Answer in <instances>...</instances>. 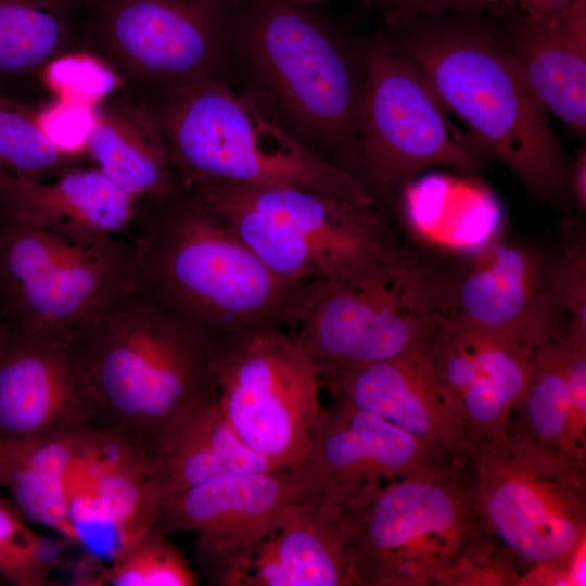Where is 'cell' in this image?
<instances>
[{
	"label": "cell",
	"mask_w": 586,
	"mask_h": 586,
	"mask_svg": "<svg viewBox=\"0 0 586 586\" xmlns=\"http://www.w3.org/2000/svg\"><path fill=\"white\" fill-rule=\"evenodd\" d=\"M383 35L418 68L487 160L536 198H569L570 163L488 11L456 10L385 21Z\"/></svg>",
	"instance_id": "1"
},
{
	"label": "cell",
	"mask_w": 586,
	"mask_h": 586,
	"mask_svg": "<svg viewBox=\"0 0 586 586\" xmlns=\"http://www.w3.org/2000/svg\"><path fill=\"white\" fill-rule=\"evenodd\" d=\"M230 74L271 120L352 174L365 94L364 42L283 0H254L233 14Z\"/></svg>",
	"instance_id": "2"
},
{
	"label": "cell",
	"mask_w": 586,
	"mask_h": 586,
	"mask_svg": "<svg viewBox=\"0 0 586 586\" xmlns=\"http://www.w3.org/2000/svg\"><path fill=\"white\" fill-rule=\"evenodd\" d=\"M72 343L94 426L149 457L174 421L219 396L212 367L216 342L139 280L93 315Z\"/></svg>",
	"instance_id": "3"
},
{
	"label": "cell",
	"mask_w": 586,
	"mask_h": 586,
	"mask_svg": "<svg viewBox=\"0 0 586 586\" xmlns=\"http://www.w3.org/2000/svg\"><path fill=\"white\" fill-rule=\"evenodd\" d=\"M141 201L138 280L162 305L215 342L285 328L301 284L269 270L196 191Z\"/></svg>",
	"instance_id": "4"
},
{
	"label": "cell",
	"mask_w": 586,
	"mask_h": 586,
	"mask_svg": "<svg viewBox=\"0 0 586 586\" xmlns=\"http://www.w3.org/2000/svg\"><path fill=\"white\" fill-rule=\"evenodd\" d=\"M344 506L355 530V585H470L496 555L470 463L390 482Z\"/></svg>",
	"instance_id": "5"
},
{
	"label": "cell",
	"mask_w": 586,
	"mask_h": 586,
	"mask_svg": "<svg viewBox=\"0 0 586 586\" xmlns=\"http://www.w3.org/2000/svg\"><path fill=\"white\" fill-rule=\"evenodd\" d=\"M438 315L437 266L402 244L341 278L302 283L285 328L327 388L352 369L421 351Z\"/></svg>",
	"instance_id": "6"
},
{
	"label": "cell",
	"mask_w": 586,
	"mask_h": 586,
	"mask_svg": "<svg viewBox=\"0 0 586 586\" xmlns=\"http://www.w3.org/2000/svg\"><path fill=\"white\" fill-rule=\"evenodd\" d=\"M149 105L181 187L231 182L343 195L370 192L289 135L228 80L195 81Z\"/></svg>",
	"instance_id": "7"
},
{
	"label": "cell",
	"mask_w": 586,
	"mask_h": 586,
	"mask_svg": "<svg viewBox=\"0 0 586 586\" xmlns=\"http://www.w3.org/2000/svg\"><path fill=\"white\" fill-rule=\"evenodd\" d=\"M195 191L269 270L292 284L341 278L402 245L370 192L231 182Z\"/></svg>",
	"instance_id": "8"
},
{
	"label": "cell",
	"mask_w": 586,
	"mask_h": 586,
	"mask_svg": "<svg viewBox=\"0 0 586 586\" xmlns=\"http://www.w3.org/2000/svg\"><path fill=\"white\" fill-rule=\"evenodd\" d=\"M470 469L486 535L519 585L568 581L585 545L586 470L510 435L477 447Z\"/></svg>",
	"instance_id": "9"
},
{
	"label": "cell",
	"mask_w": 586,
	"mask_h": 586,
	"mask_svg": "<svg viewBox=\"0 0 586 586\" xmlns=\"http://www.w3.org/2000/svg\"><path fill=\"white\" fill-rule=\"evenodd\" d=\"M365 94L352 174L395 203L431 167L477 176L487 157L418 68L382 34L364 42Z\"/></svg>",
	"instance_id": "10"
},
{
	"label": "cell",
	"mask_w": 586,
	"mask_h": 586,
	"mask_svg": "<svg viewBox=\"0 0 586 586\" xmlns=\"http://www.w3.org/2000/svg\"><path fill=\"white\" fill-rule=\"evenodd\" d=\"M138 281L135 250L112 237H80L0 213V321L72 341Z\"/></svg>",
	"instance_id": "11"
},
{
	"label": "cell",
	"mask_w": 586,
	"mask_h": 586,
	"mask_svg": "<svg viewBox=\"0 0 586 586\" xmlns=\"http://www.w3.org/2000/svg\"><path fill=\"white\" fill-rule=\"evenodd\" d=\"M234 12L226 0H97L78 47L146 104L203 79H229Z\"/></svg>",
	"instance_id": "12"
},
{
	"label": "cell",
	"mask_w": 586,
	"mask_h": 586,
	"mask_svg": "<svg viewBox=\"0 0 586 586\" xmlns=\"http://www.w3.org/2000/svg\"><path fill=\"white\" fill-rule=\"evenodd\" d=\"M212 367L240 440L280 469L297 464L322 411L320 377L300 341L280 328L216 342Z\"/></svg>",
	"instance_id": "13"
},
{
	"label": "cell",
	"mask_w": 586,
	"mask_h": 586,
	"mask_svg": "<svg viewBox=\"0 0 586 586\" xmlns=\"http://www.w3.org/2000/svg\"><path fill=\"white\" fill-rule=\"evenodd\" d=\"M440 314L514 340L532 352L564 332L551 258L493 239L454 269L438 267Z\"/></svg>",
	"instance_id": "14"
},
{
	"label": "cell",
	"mask_w": 586,
	"mask_h": 586,
	"mask_svg": "<svg viewBox=\"0 0 586 586\" xmlns=\"http://www.w3.org/2000/svg\"><path fill=\"white\" fill-rule=\"evenodd\" d=\"M459 468L381 417L337 397L322 408L304 458L289 468L300 501L323 495L344 505L416 474Z\"/></svg>",
	"instance_id": "15"
},
{
	"label": "cell",
	"mask_w": 586,
	"mask_h": 586,
	"mask_svg": "<svg viewBox=\"0 0 586 586\" xmlns=\"http://www.w3.org/2000/svg\"><path fill=\"white\" fill-rule=\"evenodd\" d=\"M300 501L290 469L230 474L158 499L155 524L194 535V558L209 585L233 586L247 556L286 504Z\"/></svg>",
	"instance_id": "16"
},
{
	"label": "cell",
	"mask_w": 586,
	"mask_h": 586,
	"mask_svg": "<svg viewBox=\"0 0 586 586\" xmlns=\"http://www.w3.org/2000/svg\"><path fill=\"white\" fill-rule=\"evenodd\" d=\"M423 353L455 404L474 450L507 438L535 352L440 314Z\"/></svg>",
	"instance_id": "17"
},
{
	"label": "cell",
	"mask_w": 586,
	"mask_h": 586,
	"mask_svg": "<svg viewBox=\"0 0 586 586\" xmlns=\"http://www.w3.org/2000/svg\"><path fill=\"white\" fill-rule=\"evenodd\" d=\"M94 426L72 341L0 321V436L30 441Z\"/></svg>",
	"instance_id": "18"
},
{
	"label": "cell",
	"mask_w": 586,
	"mask_h": 586,
	"mask_svg": "<svg viewBox=\"0 0 586 586\" xmlns=\"http://www.w3.org/2000/svg\"><path fill=\"white\" fill-rule=\"evenodd\" d=\"M354 537L340 498L289 502L239 569L233 586L355 585Z\"/></svg>",
	"instance_id": "19"
},
{
	"label": "cell",
	"mask_w": 586,
	"mask_h": 586,
	"mask_svg": "<svg viewBox=\"0 0 586 586\" xmlns=\"http://www.w3.org/2000/svg\"><path fill=\"white\" fill-rule=\"evenodd\" d=\"M327 388L388 421L456 467L471 462L474 448L461 417L434 375L423 348L352 369Z\"/></svg>",
	"instance_id": "20"
},
{
	"label": "cell",
	"mask_w": 586,
	"mask_h": 586,
	"mask_svg": "<svg viewBox=\"0 0 586 586\" xmlns=\"http://www.w3.org/2000/svg\"><path fill=\"white\" fill-rule=\"evenodd\" d=\"M500 39L540 104L576 136L586 133V0L530 15L491 12Z\"/></svg>",
	"instance_id": "21"
},
{
	"label": "cell",
	"mask_w": 586,
	"mask_h": 586,
	"mask_svg": "<svg viewBox=\"0 0 586 586\" xmlns=\"http://www.w3.org/2000/svg\"><path fill=\"white\" fill-rule=\"evenodd\" d=\"M137 199L100 169L73 170L42 182L0 170V213L40 228L80 237H112L136 214Z\"/></svg>",
	"instance_id": "22"
},
{
	"label": "cell",
	"mask_w": 586,
	"mask_h": 586,
	"mask_svg": "<svg viewBox=\"0 0 586 586\" xmlns=\"http://www.w3.org/2000/svg\"><path fill=\"white\" fill-rule=\"evenodd\" d=\"M150 460L158 499L218 476L280 470L240 440L219 396L174 421L157 440Z\"/></svg>",
	"instance_id": "23"
},
{
	"label": "cell",
	"mask_w": 586,
	"mask_h": 586,
	"mask_svg": "<svg viewBox=\"0 0 586 586\" xmlns=\"http://www.w3.org/2000/svg\"><path fill=\"white\" fill-rule=\"evenodd\" d=\"M87 153L109 179L137 201L178 186L173 158L149 104L117 92L97 106Z\"/></svg>",
	"instance_id": "24"
},
{
	"label": "cell",
	"mask_w": 586,
	"mask_h": 586,
	"mask_svg": "<svg viewBox=\"0 0 586 586\" xmlns=\"http://www.w3.org/2000/svg\"><path fill=\"white\" fill-rule=\"evenodd\" d=\"M95 428L30 441L0 436V486L23 518L81 540L72 515V476Z\"/></svg>",
	"instance_id": "25"
},
{
	"label": "cell",
	"mask_w": 586,
	"mask_h": 586,
	"mask_svg": "<svg viewBox=\"0 0 586 586\" xmlns=\"http://www.w3.org/2000/svg\"><path fill=\"white\" fill-rule=\"evenodd\" d=\"M515 412L519 423L508 435L586 469V424L574 411L561 336L534 353L530 381Z\"/></svg>",
	"instance_id": "26"
},
{
	"label": "cell",
	"mask_w": 586,
	"mask_h": 586,
	"mask_svg": "<svg viewBox=\"0 0 586 586\" xmlns=\"http://www.w3.org/2000/svg\"><path fill=\"white\" fill-rule=\"evenodd\" d=\"M77 0H0V85L37 75L76 51Z\"/></svg>",
	"instance_id": "27"
},
{
	"label": "cell",
	"mask_w": 586,
	"mask_h": 586,
	"mask_svg": "<svg viewBox=\"0 0 586 586\" xmlns=\"http://www.w3.org/2000/svg\"><path fill=\"white\" fill-rule=\"evenodd\" d=\"M155 523L114 551L97 584L113 586H193L196 575L183 553Z\"/></svg>",
	"instance_id": "28"
},
{
	"label": "cell",
	"mask_w": 586,
	"mask_h": 586,
	"mask_svg": "<svg viewBox=\"0 0 586 586\" xmlns=\"http://www.w3.org/2000/svg\"><path fill=\"white\" fill-rule=\"evenodd\" d=\"M67 157L46 138L35 109L0 89V170L37 180V176L56 168Z\"/></svg>",
	"instance_id": "29"
},
{
	"label": "cell",
	"mask_w": 586,
	"mask_h": 586,
	"mask_svg": "<svg viewBox=\"0 0 586 586\" xmlns=\"http://www.w3.org/2000/svg\"><path fill=\"white\" fill-rule=\"evenodd\" d=\"M60 550L33 531L22 514L0 498V576L17 586L52 585Z\"/></svg>",
	"instance_id": "30"
},
{
	"label": "cell",
	"mask_w": 586,
	"mask_h": 586,
	"mask_svg": "<svg viewBox=\"0 0 586 586\" xmlns=\"http://www.w3.org/2000/svg\"><path fill=\"white\" fill-rule=\"evenodd\" d=\"M39 78L56 99L92 106L124 89L122 78L103 59L82 50L53 59Z\"/></svg>",
	"instance_id": "31"
},
{
	"label": "cell",
	"mask_w": 586,
	"mask_h": 586,
	"mask_svg": "<svg viewBox=\"0 0 586 586\" xmlns=\"http://www.w3.org/2000/svg\"><path fill=\"white\" fill-rule=\"evenodd\" d=\"M551 275L556 295L568 318L564 335L586 343V246L581 233L568 242L562 252L551 258Z\"/></svg>",
	"instance_id": "32"
},
{
	"label": "cell",
	"mask_w": 586,
	"mask_h": 586,
	"mask_svg": "<svg viewBox=\"0 0 586 586\" xmlns=\"http://www.w3.org/2000/svg\"><path fill=\"white\" fill-rule=\"evenodd\" d=\"M36 120L49 142L63 155L87 153L97 123V106L55 99L35 109Z\"/></svg>",
	"instance_id": "33"
},
{
	"label": "cell",
	"mask_w": 586,
	"mask_h": 586,
	"mask_svg": "<svg viewBox=\"0 0 586 586\" xmlns=\"http://www.w3.org/2000/svg\"><path fill=\"white\" fill-rule=\"evenodd\" d=\"M384 15V21L436 15L456 10H474L473 0H370Z\"/></svg>",
	"instance_id": "34"
},
{
	"label": "cell",
	"mask_w": 586,
	"mask_h": 586,
	"mask_svg": "<svg viewBox=\"0 0 586 586\" xmlns=\"http://www.w3.org/2000/svg\"><path fill=\"white\" fill-rule=\"evenodd\" d=\"M569 194L579 212L586 209V153L581 151L574 164L570 166Z\"/></svg>",
	"instance_id": "35"
},
{
	"label": "cell",
	"mask_w": 586,
	"mask_h": 586,
	"mask_svg": "<svg viewBox=\"0 0 586 586\" xmlns=\"http://www.w3.org/2000/svg\"><path fill=\"white\" fill-rule=\"evenodd\" d=\"M574 0H524L521 7V11L534 15L546 16L553 14Z\"/></svg>",
	"instance_id": "36"
},
{
	"label": "cell",
	"mask_w": 586,
	"mask_h": 586,
	"mask_svg": "<svg viewBox=\"0 0 586 586\" xmlns=\"http://www.w3.org/2000/svg\"><path fill=\"white\" fill-rule=\"evenodd\" d=\"M524 0H473L481 11L497 12L506 9H521Z\"/></svg>",
	"instance_id": "37"
}]
</instances>
